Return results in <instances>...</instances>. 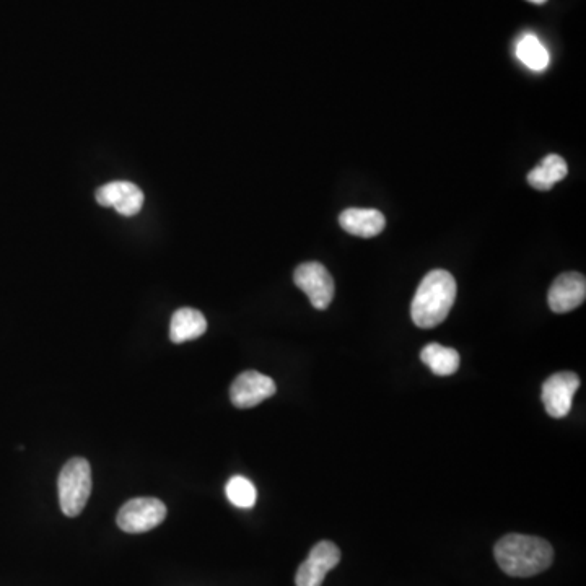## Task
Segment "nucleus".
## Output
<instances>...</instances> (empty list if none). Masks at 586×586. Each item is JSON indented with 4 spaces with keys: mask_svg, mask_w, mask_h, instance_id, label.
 <instances>
[{
    "mask_svg": "<svg viewBox=\"0 0 586 586\" xmlns=\"http://www.w3.org/2000/svg\"><path fill=\"white\" fill-rule=\"evenodd\" d=\"M494 556L500 569L510 577L528 578L551 567L554 549L546 539L507 534L495 544Z\"/></svg>",
    "mask_w": 586,
    "mask_h": 586,
    "instance_id": "1",
    "label": "nucleus"
},
{
    "mask_svg": "<svg viewBox=\"0 0 586 586\" xmlns=\"http://www.w3.org/2000/svg\"><path fill=\"white\" fill-rule=\"evenodd\" d=\"M456 292V280L450 272L443 269L430 271L420 282L412 300V321L422 329L442 324L455 305Z\"/></svg>",
    "mask_w": 586,
    "mask_h": 586,
    "instance_id": "2",
    "label": "nucleus"
},
{
    "mask_svg": "<svg viewBox=\"0 0 586 586\" xmlns=\"http://www.w3.org/2000/svg\"><path fill=\"white\" fill-rule=\"evenodd\" d=\"M59 503L66 517H79L92 494V468L85 458L67 461L59 474Z\"/></svg>",
    "mask_w": 586,
    "mask_h": 586,
    "instance_id": "3",
    "label": "nucleus"
},
{
    "mask_svg": "<svg viewBox=\"0 0 586 586\" xmlns=\"http://www.w3.org/2000/svg\"><path fill=\"white\" fill-rule=\"evenodd\" d=\"M167 518V507L154 497H139L124 503L118 512V526L124 533L139 534L152 531Z\"/></svg>",
    "mask_w": 586,
    "mask_h": 586,
    "instance_id": "4",
    "label": "nucleus"
},
{
    "mask_svg": "<svg viewBox=\"0 0 586 586\" xmlns=\"http://www.w3.org/2000/svg\"><path fill=\"white\" fill-rule=\"evenodd\" d=\"M293 282L307 293L316 310H326L334 298V279L320 263H303L293 272Z\"/></svg>",
    "mask_w": 586,
    "mask_h": 586,
    "instance_id": "5",
    "label": "nucleus"
},
{
    "mask_svg": "<svg viewBox=\"0 0 586 586\" xmlns=\"http://www.w3.org/2000/svg\"><path fill=\"white\" fill-rule=\"evenodd\" d=\"M578 388H580V378L577 373L560 372L547 378L541 393L547 414L554 419L569 416Z\"/></svg>",
    "mask_w": 586,
    "mask_h": 586,
    "instance_id": "6",
    "label": "nucleus"
},
{
    "mask_svg": "<svg viewBox=\"0 0 586 586\" xmlns=\"http://www.w3.org/2000/svg\"><path fill=\"white\" fill-rule=\"evenodd\" d=\"M277 391L276 383L271 377L263 373L248 370L235 378L230 388V399L238 409H250L274 396Z\"/></svg>",
    "mask_w": 586,
    "mask_h": 586,
    "instance_id": "7",
    "label": "nucleus"
},
{
    "mask_svg": "<svg viewBox=\"0 0 586 586\" xmlns=\"http://www.w3.org/2000/svg\"><path fill=\"white\" fill-rule=\"evenodd\" d=\"M341 562V551L331 541H321L311 549L310 556L297 570V586H321L329 570Z\"/></svg>",
    "mask_w": 586,
    "mask_h": 586,
    "instance_id": "8",
    "label": "nucleus"
},
{
    "mask_svg": "<svg viewBox=\"0 0 586 586\" xmlns=\"http://www.w3.org/2000/svg\"><path fill=\"white\" fill-rule=\"evenodd\" d=\"M586 279L578 272H565L552 282L549 289V307L554 313H569L585 302Z\"/></svg>",
    "mask_w": 586,
    "mask_h": 586,
    "instance_id": "9",
    "label": "nucleus"
},
{
    "mask_svg": "<svg viewBox=\"0 0 586 586\" xmlns=\"http://www.w3.org/2000/svg\"><path fill=\"white\" fill-rule=\"evenodd\" d=\"M97 201L100 206L114 207L124 217H132L144 206V193L129 181H113L98 189Z\"/></svg>",
    "mask_w": 586,
    "mask_h": 586,
    "instance_id": "10",
    "label": "nucleus"
},
{
    "mask_svg": "<svg viewBox=\"0 0 586 586\" xmlns=\"http://www.w3.org/2000/svg\"><path fill=\"white\" fill-rule=\"evenodd\" d=\"M339 224L350 235L373 238L386 227L385 215L375 209H347L339 217Z\"/></svg>",
    "mask_w": 586,
    "mask_h": 586,
    "instance_id": "11",
    "label": "nucleus"
},
{
    "mask_svg": "<svg viewBox=\"0 0 586 586\" xmlns=\"http://www.w3.org/2000/svg\"><path fill=\"white\" fill-rule=\"evenodd\" d=\"M207 331L206 316L194 308H180L171 316L170 339L175 344L194 341Z\"/></svg>",
    "mask_w": 586,
    "mask_h": 586,
    "instance_id": "12",
    "label": "nucleus"
},
{
    "mask_svg": "<svg viewBox=\"0 0 586 586\" xmlns=\"http://www.w3.org/2000/svg\"><path fill=\"white\" fill-rule=\"evenodd\" d=\"M420 360L427 365L438 377H450L455 375L460 368V354L451 347L442 346L437 342H432L425 346L420 352Z\"/></svg>",
    "mask_w": 586,
    "mask_h": 586,
    "instance_id": "13",
    "label": "nucleus"
},
{
    "mask_svg": "<svg viewBox=\"0 0 586 586\" xmlns=\"http://www.w3.org/2000/svg\"><path fill=\"white\" fill-rule=\"evenodd\" d=\"M567 175H569V168H567L564 158L551 154L547 155L538 167L531 170L528 175V183L538 191H549L554 184L564 180Z\"/></svg>",
    "mask_w": 586,
    "mask_h": 586,
    "instance_id": "14",
    "label": "nucleus"
},
{
    "mask_svg": "<svg viewBox=\"0 0 586 586\" xmlns=\"http://www.w3.org/2000/svg\"><path fill=\"white\" fill-rule=\"evenodd\" d=\"M515 54L528 69L534 70V72H543L551 62V56H549L546 46L541 43L538 36L534 35L521 36Z\"/></svg>",
    "mask_w": 586,
    "mask_h": 586,
    "instance_id": "15",
    "label": "nucleus"
},
{
    "mask_svg": "<svg viewBox=\"0 0 586 586\" xmlns=\"http://www.w3.org/2000/svg\"><path fill=\"white\" fill-rule=\"evenodd\" d=\"M225 494H227L230 503L238 508L254 507L256 499H258V492H256L253 482L243 476H233L227 482Z\"/></svg>",
    "mask_w": 586,
    "mask_h": 586,
    "instance_id": "16",
    "label": "nucleus"
},
{
    "mask_svg": "<svg viewBox=\"0 0 586 586\" xmlns=\"http://www.w3.org/2000/svg\"><path fill=\"white\" fill-rule=\"evenodd\" d=\"M528 2H533V4H544L547 0H528Z\"/></svg>",
    "mask_w": 586,
    "mask_h": 586,
    "instance_id": "17",
    "label": "nucleus"
}]
</instances>
